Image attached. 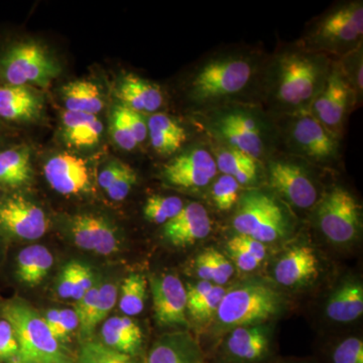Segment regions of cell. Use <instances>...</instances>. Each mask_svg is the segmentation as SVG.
<instances>
[{
    "mask_svg": "<svg viewBox=\"0 0 363 363\" xmlns=\"http://www.w3.org/2000/svg\"><path fill=\"white\" fill-rule=\"evenodd\" d=\"M101 337L105 345L131 357L140 350L143 341L142 329L128 316L107 319L101 328Z\"/></svg>",
    "mask_w": 363,
    "mask_h": 363,
    "instance_id": "cell-27",
    "label": "cell"
},
{
    "mask_svg": "<svg viewBox=\"0 0 363 363\" xmlns=\"http://www.w3.org/2000/svg\"><path fill=\"white\" fill-rule=\"evenodd\" d=\"M281 295L262 281H247L226 291L217 320L229 328L262 325L281 311Z\"/></svg>",
    "mask_w": 363,
    "mask_h": 363,
    "instance_id": "cell-7",
    "label": "cell"
},
{
    "mask_svg": "<svg viewBox=\"0 0 363 363\" xmlns=\"http://www.w3.org/2000/svg\"><path fill=\"white\" fill-rule=\"evenodd\" d=\"M32 150L26 145L9 143L0 149V189L16 192L33 179Z\"/></svg>",
    "mask_w": 363,
    "mask_h": 363,
    "instance_id": "cell-24",
    "label": "cell"
},
{
    "mask_svg": "<svg viewBox=\"0 0 363 363\" xmlns=\"http://www.w3.org/2000/svg\"><path fill=\"white\" fill-rule=\"evenodd\" d=\"M62 66L47 45L26 38L0 40V84L47 88Z\"/></svg>",
    "mask_w": 363,
    "mask_h": 363,
    "instance_id": "cell-4",
    "label": "cell"
},
{
    "mask_svg": "<svg viewBox=\"0 0 363 363\" xmlns=\"http://www.w3.org/2000/svg\"><path fill=\"white\" fill-rule=\"evenodd\" d=\"M332 60L306 49L298 43L288 45L266 62L259 95L272 116H291L310 111L323 89Z\"/></svg>",
    "mask_w": 363,
    "mask_h": 363,
    "instance_id": "cell-2",
    "label": "cell"
},
{
    "mask_svg": "<svg viewBox=\"0 0 363 363\" xmlns=\"http://www.w3.org/2000/svg\"><path fill=\"white\" fill-rule=\"evenodd\" d=\"M330 363H363L362 338L348 337L336 344L329 354Z\"/></svg>",
    "mask_w": 363,
    "mask_h": 363,
    "instance_id": "cell-41",
    "label": "cell"
},
{
    "mask_svg": "<svg viewBox=\"0 0 363 363\" xmlns=\"http://www.w3.org/2000/svg\"><path fill=\"white\" fill-rule=\"evenodd\" d=\"M9 145L7 143L6 126L0 123V149Z\"/></svg>",
    "mask_w": 363,
    "mask_h": 363,
    "instance_id": "cell-53",
    "label": "cell"
},
{
    "mask_svg": "<svg viewBox=\"0 0 363 363\" xmlns=\"http://www.w3.org/2000/svg\"><path fill=\"white\" fill-rule=\"evenodd\" d=\"M61 124L62 138L71 149H94L104 138V123L93 114L65 111Z\"/></svg>",
    "mask_w": 363,
    "mask_h": 363,
    "instance_id": "cell-25",
    "label": "cell"
},
{
    "mask_svg": "<svg viewBox=\"0 0 363 363\" xmlns=\"http://www.w3.org/2000/svg\"><path fill=\"white\" fill-rule=\"evenodd\" d=\"M79 264L80 262H70L64 267L63 271L60 274L58 285H57V293H58L60 298H65V300L72 298L76 278H77Z\"/></svg>",
    "mask_w": 363,
    "mask_h": 363,
    "instance_id": "cell-46",
    "label": "cell"
},
{
    "mask_svg": "<svg viewBox=\"0 0 363 363\" xmlns=\"http://www.w3.org/2000/svg\"><path fill=\"white\" fill-rule=\"evenodd\" d=\"M211 219L206 208L197 202L185 205L180 213L164 225V238L175 247H187L206 238L211 233Z\"/></svg>",
    "mask_w": 363,
    "mask_h": 363,
    "instance_id": "cell-20",
    "label": "cell"
},
{
    "mask_svg": "<svg viewBox=\"0 0 363 363\" xmlns=\"http://www.w3.org/2000/svg\"><path fill=\"white\" fill-rule=\"evenodd\" d=\"M362 45L341 57L340 61L336 62L342 73L343 77L347 81L351 89L357 95L362 96L363 91V58Z\"/></svg>",
    "mask_w": 363,
    "mask_h": 363,
    "instance_id": "cell-36",
    "label": "cell"
},
{
    "mask_svg": "<svg viewBox=\"0 0 363 363\" xmlns=\"http://www.w3.org/2000/svg\"><path fill=\"white\" fill-rule=\"evenodd\" d=\"M147 279L140 274H130L121 286L119 309L125 316L133 317L145 309L147 298Z\"/></svg>",
    "mask_w": 363,
    "mask_h": 363,
    "instance_id": "cell-32",
    "label": "cell"
},
{
    "mask_svg": "<svg viewBox=\"0 0 363 363\" xmlns=\"http://www.w3.org/2000/svg\"><path fill=\"white\" fill-rule=\"evenodd\" d=\"M233 228L240 235L259 242H274L288 233L289 220L278 200L262 190L243 193L233 216Z\"/></svg>",
    "mask_w": 363,
    "mask_h": 363,
    "instance_id": "cell-9",
    "label": "cell"
},
{
    "mask_svg": "<svg viewBox=\"0 0 363 363\" xmlns=\"http://www.w3.org/2000/svg\"><path fill=\"white\" fill-rule=\"evenodd\" d=\"M109 131H111L112 140L116 143L119 149L131 152L138 147V143L131 133L130 125L126 121L123 105L117 104L112 107Z\"/></svg>",
    "mask_w": 363,
    "mask_h": 363,
    "instance_id": "cell-37",
    "label": "cell"
},
{
    "mask_svg": "<svg viewBox=\"0 0 363 363\" xmlns=\"http://www.w3.org/2000/svg\"><path fill=\"white\" fill-rule=\"evenodd\" d=\"M44 319L59 343L69 341L72 333L79 327L77 313L74 309H51Z\"/></svg>",
    "mask_w": 363,
    "mask_h": 363,
    "instance_id": "cell-34",
    "label": "cell"
},
{
    "mask_svg": "<svg viewBox=\"0 0 363 363\" xmlns=\"http://www.w3.org/2000/svg\"><path fill=\"white\" fill-rule=\"evenodd\" d=\"M0 363H23L13 325L2 317L0 318Z\"/></svg>",
    "mask_w": 363,
    "mask_h": 363,
    "instance_id": "cell-40",
    "label": "cell"
},
{
    "mask_svg": "<svg viewBox=\"0 0 363 363\" xmlns=\"http://www.w3.org/2000/svg\"><path fill=\"white\" fill-rule=\"evenodd\" d=\"M147 138L152 149L161 156H172L187 142V131L176 118L157 112L147 118Z\"/></svg>",
    "mask_w": 363,
    "mask_h": 363,
    "instance_id": "cell-26",
    "label": "cell"
},
{
    "mask_svg": "<svg viewBox=\"0 0 363 363\" xmlns=\"http://www.w3.org/2000/svg\"><path fill=\"white\" fill-rule=\"evenodd\" d=\"M267 174L272 190L293 206L308 209L319 201L316 182L302 162L291 157H271Z\"/></svg>",
    "mask_w": 363,
    "mask_h": 363,
    "instance_id": "cell-11",
    "label": "cell"
},
{
    "mask_svg": "<svg viewBox=\"0 0 363 363\" xmlns=\"http://www.w3.org/2000/svg\"><path fill=\"white\" fill-rule=\"evenodd\" d=\"M266 60L257 52L234 49L214 52L201 60L183 84L184 97L199 113L233 104H247L259 95Z\"/></svg>",
    "mask_w": 363,
    "mask_h": 363,
    "instance_id": "cell-1",
    "label": "cell"
},
{
    "mask_svg": "<svg viewBox=\"0 0 363 363\" xmlns=\"http://www.w3.org/2000/svg\"><path fill=\"white\" fill-rule=\"evenodd\" d=\"M218 174L215 157L204 147H194L181 152L162 169L169 185L179 188L206 187Z\"/></svg>",
    "mask_w": 363,
    "mask_h": 363,
    "instance_id": "cell-14",
    "label": "cell"
},
{
    "mask_svg": "<svg viewBox=\"0 0 363 363\" xmlns=\"http://www.w3.org/2000/svg\"><path fill=\"white\" fill-rule=\"evenodd\" d=\"M116 95L119 104L142 114L157 113L164 104V92L159 85L131 73L118 78Z\"/></svg>",
    "mask_w": 363,
    "mask_h": 363,
    "instance_id": "cell-21",
    "label": "cell"
},
{
    "mask_svg": "<svg viewBox=\"0 0 363 363\" xmlns=\"http://www.w3.org/2000/svg\"><path fill=\"white\" fill-rule=\"evenodd\" d=\"M363 2L344 1L322 14L300 43L306 49L343 57L362 45Z\"/></svg>",
    "mask_w": 363,
    "mask_h": 363,
    "instance_id": "cell-5",
    "label": "cell"
},
{
    "mask_svg": "<svg viewBox=\"0 0 363 363\" xmlns=\"http://www.w3.org/2000/svg\"><path fill=\"white\" fill-rule=\"evenodd\" d=\"M136 182H138V176H136L135 169L130 168L128 164L123 173L112 184L108 190L105 191V193L111 198L112 201H123L130 195Z\"/></svg>",
    "mask_w": 363,
    "mask_h": 363,
    "instance_id": "cell-44",
    "label": "cell"
},
{
    "mask_svg": "<svg viewBox=\"0 0 363 363\" xmlns=\"http://www.w3.org/2000/svg\"><path fill=\"white\" fill-rule=\"evenodd\" d=\"M118 290L114 284L106 283L100 286L96 308L90 322V333L95 330L98 324L101 323L107 315L116 305Z\"/></svg>",
    "mask_w": 363,
    "mask_h": 363,
    "instance_id": "cell-42",
    "label": "cell"
},
{
    "mask_svg": "<svg viewBox=\"0 0 363 363\" xmlns=\"http://www.w3.org/2000/svg\"><path fill=\"white\" fill-rule=\"evenodd\" d=\"M145 363H206L201 346L186 331L166 333L152 344Z\"/></svg>",
    "mask_w": 363,
    "mask_h": 363,
    "instance_id": "cell-22",
    "label": "cell"
},
{
    "mask_svg": "<svg viewBox=\"0 0 363 363\" xmlns=\"http://www.w3.org/2000/svg\"><path fill=\"white\" fill-rule=\"evenodd\" d=\"M214 157L218 172L233 177L240 186H252L259 181L260 162L245 152L220 145Z\"/></svg>",
    "mask_w": 363,
    "mask_h": 363,
    "instance_id": "cell-30",
    "label": "cell"
},
{
    "mask_svg": "<svg viewBox=\"0 0 363 363\" xmlns=\"http://www.w3.org/2000/svg\"><path fill=\"white\" fill-rule=\"evenodd\" d=\"M155 319L161 326H186L187 291L174 274L152 276L150 279Z\"/></svg>",
    "mask_w": 363,
    "mask_h": 363,
    "instance_id": "cell-17",
    "label": "cell"
},
{
    "mask_svg": "<svg viewBox=\"0 0 363 363\" xmlns=\"http://www.w3.org/2000/svg\"><path fill=\"white\" fill-rule=\"evenodd\" d=\"M184 206L183 200L177 196L152 195L143 206V215L147 220L164 225L175 218Z\"/></svg>",
    "mask_w": 363,
    "mask_h": 363,
    "instance_id": "cell-33",
    "label": "cell"
},
{
    "mask_svg": "<svg viewBox=\"0 0 363 363\" xmlns=\"http://www.w3.org/2000/svg\"><path fill=\"white\" fill-rule=\"evenodd\" d=\"M68 231L79 248L111 255L121 247L118 229L106 217L92 213L76 214L68 220Z\"/></svg>",
    "mask_w": 363,
    "mask_h": 363,
    "instance_id": "cell-15",
    "label": "cell"
},
{
    "mask_svg": "<svg viewBox=\"0 0 363 363\" xmlns=\"http://www.w3.org/2000/svg\"><path fill=\"white\" fill-rule=\"evenodd\" d=\"M126 166H128V164H124L118 160H112V161L107 162L98 175V184H99L102 190H108L112 184L123 173Z\"/></svg>",
    "mask_w": 363,
    "mask_h": 363,
    "instance_id": "cell-49",
    "label": "cell"
},
{
    "mask_svg": "<svg viewBox=\"0 0 363 363\" xmlns=\"http://www.w3.org/2000/svg\"><path fill=\"white\" fill-rule=\"evenodd\" d=\"M213 286L214 284L207 281H201L195 285L189 286V288L186 289L187 291V308L196 304L198 301L205 297Z\"/></svg>",
    "mask_w": 363,
    "mask_h": 363,
    "instance_id": "cell-52",
    "label": "cell"
},
{
    "mask_svg": "<svg viewBox=\"0 0 363 363\" xmlns=\"http://www.w3.org/2000/svg\"><path fill=\"white\" fill-rule=\"evenodd\" d=\"M94 286V276L89 267L79 264L77 278H76L75 286H74L72 300L77 302L88 291Z\"/></svg>",
    "mask_w": 363,
    "mask_h": 363,
    "instance_id": "cell-50",
    "label": "cell"
},
{
    "mask_svg": "<svg viewBox=\"0 0 363 363\" xmlns=\"http://www.w3.org/2000/svg\"><path fill=\"white\" fill-rule=\"evenodd\" d=\"M65 363H71V362H65Z\"/></svg>",
    "mask_w": 363,
    "mask_h": 363,
    "instance_id": "cell-54",
    "label": "cell"
},
{
    "mask_svg": "<svg viewBox=\"0 0 363 363\" xmlns=\"http://www.w3.org/2000/svg\"><path fill=\"white\" fill-rule=\"evenodd\" d=\"M228 242L250 253V255H252L253 257L259 260L260 262H264V259H266V245L259 242V241L253 240V238H250V236L238 234V235L233 236Z\"/></svg>",
    "mask_w": 363,
    "mask_h": 363,
    "instance_id": "cell-47",
    "label": "cell"
},
{
    "mask_svg": "<svg viewBox=\"0 0 363 363\" xmlns=\"http://www.w3.org/2000/svg\"><path fill=\"white\" fill-rule=\"evenodd\" d=\"M279 138L294 156L308 162L328 164L339 157V142L310 111L279 116Z\"/></svg>",
    "mask_w": 363,
    "mask_h": 363,
    "instance_id": "cell-8",
    "label": "cell"
},
{
    "mask_svg": "<svg viewBox=\"0 0 363 363\" xmlns=\"http://www.w3.org/2000/svg\"><path fill=\"white\" fill-rule=\"evenodd\" d=\"M325 313L332 321L350 323L363 314V288L359 281H348L331 294Z\"/></svg>",
    "mask_w": 363,
    "mask_h": 363,
    "instance_id": "cell-28",
    "label": "cell"
},
{
    "mask_svg": "<svg viewBox=\"0 0 363 363\" xmlns=\"http://www.w3.org/2000/svg\"><path fill=\"white\" fill-rule=\"evenodd\" d=\"M202 116L205 128L221 145L259 162L271 159L281 140L276 119L253 102L225 105Z\"/></svg>",
    "mask_w": 363,
    "mask_h": 363,
    "instance_id": "cell-3",
    "label": "cell"
},
{
    "mask_svg": "<svg viewBox=\"0 0 363 363\" xmlns=\"http://www.w3.org/2000/svg\"><path fill=\"white\" fill-rule=\"evenodd\" d=\"M226 290L222 286L214 285L210 292L196 304L187 308V311L196 321L206 322L216 315Z\"/></svg>",
    "mask_w": 363,
    "mask_h": 363,
    "instance_id": "cell-39",
    "label": "cell"
},
{
    "mask_svg": "<svg viewBox=\"0 0 363 363\" xmlns=\"http://www.w3.org/2000/svg\"><path fill=\"white\" fill-rule=\"evenodd\" d=\"M316 253L311 247L297 245L288 250L274 267V279L284 286H298L309 283L318 274Z\"/></svg>",
    "mask_w": 363,
    "mask_h": 363,
    "instance_id": "cell-23",
    "label": "cell"
},
{
    "mask_svg": "<svg viewBox=\"0 0 363 363\" xmlns=\"http://www.w3.org/2000/svg\"><path fill=\"white\" fill-rule=\"evenodd\" d=\"M1 317L13 325L23 363L68 362L61 344L52 336L44 317L23 301H6L0 307Z\"/></svg>",
    "mask_w": 363,
    "mask_h": 363,
    "instance_id": "cell-6",
    "label": "cell"
},
{
    "mask_svg": "<svg viewBox=\"0 0 363 363\" xmlns=\"http://www.w3.org/2000/svg\"><path fill=\"white\" fill-rule=\"evenodd\" d=\"M240 187L233 177L222 174L212 186V199L216 207L221 211H228L235 206L240 197Z\"/></svg>",
    "mask_w": 363,
    "mask_h": 363,
    "instance_id": "cell-38",
    "label": "cell"
},
{
    "mask_svg": "<svg viewBox=\"0 0 363 363\" xmlns=\"http://www.w3.org/2000/svg\"><path fill=\"white\" fill-rule=\"evenodd\" d=\"M207 250L210 262H211L212 272H213V284L223 286L233 276V264L214 248H208Z\"/></svg>",
    "mask_w": 363,
    "mask_h": 363,
    "instance_id": "cell-45",
    "label": "cell"
},
{
    "mask_svg": "<svg viewBox=\"0 0 363 363\" xmlns=\"http://www.w3.org/2000/svg\"><path fill=\"white\" fill-rule=\"evenodd\" d=\"M44 175L52 190L61 195H80L91 189L88 162L68 152L52 155L44 164Z\"/></svg>",
    "mask_w": 363,
    "mask_h": 363,
    "instance_id": "cell-16",
    "label": "cell"
},
{
    "mask_svg": "<svg viewBox=\"0 0 363 363\" xmlns=\"http://www.w3.org/2000/svg\"><path fill=\"white\" fill-rule=\"evenodd\" d=\"M124 107V114H125L126 121L133 133L136 143L140 145L147 140V119L143 117L142 113L131 111L128 107Z\"/></svg>",
    "mask_w": 363,
    "mask_h": 363,
    "instance_id": "cell-48",
    "label": "cell"
},
{
    "mask_svg": "<svg viewBox=\"0 0 363 363\" xmlns=\"http://www.w3.org/2000/svg\"><path fill=\"white\" fill-rule=\"evenodd\" d=\"M77 363H135L133 357L112 350L102 342L90 341L79 351Z\"/></svg>",
    "mask_w": 363,
    "mask_h": 363,
    "instance_id": "cell-35",
    "label": "cell"
},
{
    "mask_svg": "<svg viewBox=\"0 0 363 363\" xmlns=\"http://www.w3.org/2000/svg\"><path fill=\"white\" fill-rule=\"evenodd\" d=\"M357 100V95L343 77L337 63L333 61L323 89L313 102L310 113L338 138Z\"/></svg>",
    "mask_w": 363,
    "mask_h": 363,
    "instance_id": "cell-12",
    "label": "cell"
},
{
    "mask_svg": "<svg viewBox=\"0 0 363 363\" xmlns=\"http://www.w3.org/2000/svg\"><path fill=\"white\" fill-rule=\"evenodd\" d=\"M227 250H228L229 255H230L234 264L240 271L252 272L262 264L259 260L253 257L250 253L245 252V250H241L240 247H235V245H231V243H227Z\"/></svg>",
    "mask_w": 363,
    "mask_h": 363,
    "instance_id": "cell-51",
    "label": "cell"
},
{
    "mask_svg": "<svg viewBox=\"0 0 363 363\" xmlns=\"http://www.w3.org/2000/svg\"><path fill=\"white\" fill-rule=\"evenodd\" d=\"M47 215L32 200L18 192L0 196V235L35 240L48 230Z\"/></svg>",
    "mask_w": 363,
    "mask_h": 363,
    "instance_id": "cell-13",
    "label": "cell"
},
{
    "mask_svg": "<svg viewBox=\"0 0 363 363\" xmlns=\"http://www.w3.org/2000/svg\"><path fill=\"white\" fill-rule=\"evenodd\" d=\"M271 353L269 333L262 325L234 328L224 344L225 363H266Z\"/></svg>",
    "mask_w": 363,
    "mask_h": 363,
    "instance_id": "cell-19",
    "label": "cell"
},
{
    "mask_svg": "<svg viewBox=\"0 0 363 363\" xmlns=\"http://www.w3.org/2000/svg\"><path fill=\"white\" fill-rule=\"evenodd\" d=\"M316 222L325 238L334 245H346L362 230V206L350 191L332 188L316 204Z\"/></svg>",
    "mask_w": 363,
    "mask_h": 363,
    "instance_id": "cell-10",
    "label": "cell"
},
{
    "mask_svg": "<svg viewBox=\"0 0 363 363\" xmlns=\"http://www.w3.org/2000/svg\"><path fill=\"white\" fill-rule=\"evenodd\" d=\"M100 286L94 285L91 290L77 301L75 312L79 319V328L82 335H90V322L96 308Z\"/></svg>",
    "mask_w": 363,
    "mask_h": 363,
    "instance_id": "cell-43",
    "label": "cell"
},
{
    "mask_svg": "<svg viewBox=\"0 0 363 363\" xmlns=\"http://www.w3.org/2000/svg\"><path fill=\"white\" fill-rule=\"evenodd\" d=\"M44 111V97L35 88L0 84V123L4 125L35 123Z\"/></svg>",
    "mask_w": 363,
    "mask_h": 363,
    "instance_id": "cell-18",
    "label": "cell"
},
{
    "mask_svg": "<svg viewBox=\"0 0 363 363\" xmlns=\"http://www.w3.org/2000/svg\"><path fill=\"white\" fill-rule=\"evenodd\" d=\"M60 94L67 111L97 116L104 111V93L92 81H72L62 87Z\"/></svg>",
    "mask_w": 363,
    "mask_h": 363,
    "instance_id": "cell-29",
    "label": "cell"
},
{
    "mask_svg": "<svg viewBox=\"0 0 363 363\" xmlns=\"http://www.w3.org/2000/svg\"><path fill=\"white\" fill-rule=\"evenodd\" d=\"M54 264V257L44 245H35L23 248L16 260V276L28 286L40 284Z\"/></svg>",
    "mask_w": 363,
    "mask_h": 363,
    "instance_id": "cell-31",
    "label": "cell"
}]
</instances>
